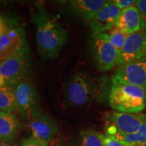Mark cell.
<instances>
[{"mask_svg": "<svg viewBox=\"0 0 146 146\" xmlns=\"http://www.w3.org/2000/svg\"><path fill=\"white\" fill-rule=\"evenodd\" d=\"M36 42L40 56L46 60L57 58L68 41V35L54 16L39 10L33 17Z\"/></svg>", "mask_w": 146, "mask_h": 146, "instance_id": "cell-1", "label": "cell"}, {"mask_svg": "<svg viewBox=\"0 0 146 146\" xmlns=\"http://www.w3.org/2000/svg\"><path fill=\"white\" fill-rule=\"evenodd\" d=\"M106 90L103 78H94L85 72L70 76L63 92L64 104L67 107H81L94 100H100Z\"/></svg>", "mask_w": 146, "mask_h": 146, "instance_id": "cell-2", "label": "cell"}, {"mask_svg": "<svg viewBox=\"0 0 146 146\" xmlns=\"http://www.w3.org/2000/svg\"><path fill=\"white\" fill-rule=\"evenodd\" d=\"M31 55L26 44L13 56L0 62V88L14 89L21 82L31 78Z\"/></svg>", "mask_w": 146, "mask_h": 146, "instance_id": "cell-3", "label": "cell"}, {"mask_svg": "<svg viewBox=\"0 0 146 146\" xmlns=\"http://www.w3.org/2000/svg\"><path fill=\"white\" fill-rule=\"evenodd\" d=\"M109 104L118 112L140 114L146 108V93L134 85L112 83L109 91Z\"/></svg>", "mask_w": 146, "mask_h": 146, "instance_id": "cell-4", "label": "cell"}, {"mask_svg": "<svg viewBox=\"0 0 146 146\" xmlns=\"http://www.w3.org/2000/svg\"><path fill=\"white\" fill-rule=\"evenodd\" d=\"M104 120L105 135L114 137L137 132L142 123L146 120V114L112 111L106 114Z\"/></svg>", "mask_w": 146, "mask_h": 146, "instance_id": "cell-5", "label": "cell"}, {"mask_svg": "<svg viewBox=\"0 0 146 146\" xmlns=\"http://www.w3.org/2000/svg\"><path fill=\"white\" fill-rule=\"evenodd\" d=\"M15 94L16 111L25 120L31 118L42 114L39 94L31 78L18 84L14 88Z\"/></svg>", "mask_w": 146, "mask_h": 146, "instance_id": "cell-6", "label": "cell"}, {"mask_svg": "<svg viewBox=\"0 0 146 146\" xmlns=\"http://www.w3.org/2000/svg\"><path fill=\"white\" fill-rule=\"evenodd\" d=\"M89 43L97 67L100 71L106 72L116 66L118 52L111 43L108 33H92Z\"/></svg>", "mask_w": 146, "mask_h": 146, "instance_id": "cell-7", "label": "cell"}, {"mask_svg": "<svg viewBox=\"0 0 146 146\" xmlns=\"http://www.w3.org/2000/svg\"><path fill=\"white\" fill-rule=\"evenodd\" d=\"M111 80L112 83L134 85L146 93V58L118 66Z\"/></svg>", "mask_w": 146, "mask_h": 146, "instance_id": "cell-8", "label": "cell"}, {"mask_svg": "<svg viewBox=\"0 0 146 146\" xmlns=\"http://www.w3.org/2000/svg\"><path fill=\"white\" fill-rule=\"evenodd\" d=\"M146 58V32L129 35L123 48L118 52L116 66Z\"/></svg>", "mask_w": 146, "mask_h": 146, "instance_id": "cell-9", "label": "cell"}, {"mask_svg": "<svg viewBox=\"0 0 146 146\" xmlns=\"http://www.w3.org/2000/svg\"><path fill=\"white\" fill-rule=\"evenodd\" d=\"M32 137L48 146L58 133V124L48 114H42L29 120Z\"/></svg>", "mask_w": 146, "mask_h": 146, "instance_id": "cell-10", "label": "cell"}, {"mask_svg": "<svg viewBox=\"0 0 146 146\" xmlns=\"http://www.w3.org/2000/svg\"><path fill=\"white\" fill-rule=\"evenodd\" d=\"M26 44L23 29L21 27L7 25L0 36V62L13 56Z\"/></svg>", "mask_w": 146, "mask_h": 146, "instance_id": "cell-11", "label": "cell"}, {"mask_svg": "<svg viewBox=\"0 0 146 146\" xmlns=\"http://www.w3.org/2000/svg\"><path fill=\"white\" fill-rule=\"evenodd\" d=\"M120 12L121 10L112 1H108L106 4L88 25L92 33H104L106 31L111 30L115 26Z\"/></svg>", "mask_w": 146, "mask_h": 146, "instance_id": "cell-12", "label": "cell"}, {"mask_svg": "<svg viewBox=\"0 0 146 146\" xmlns=\"http://www.w3.org/2000/svg\"><path fill=\"white\" fill-rule=\"evenodd\" d=\"M107 2L105 0H71L68 1V8L71 13L89 25Z\"/></svg>", "mask_w": 146, "mask_h": 146, "instance_id": "cell-13", "label": "cell"}, {"mask_svg": "<svg viewBox=\"0 0 146 146\" xmlns=\"http://www.w3.org/2000/svg\"><path fill=\"white\" fill-rule=\"evenodd\" d=\"M114 27L127 35L141 31L142 19L137 8L132 6L121 10Z\"/></svg>", "mask_w": 146, "mask_h": 146, "instance_id": "cell-14", "label": "cell"}, {"mask_svg": "<svg viewBox=\"0 0 146 146\" xmlns=\"http://www.w3.org/2000/svg\"><path fill=\"white\" fill-rule=\"evenodd\" d=\"M21 128V123L13 113L0 112V141L12 143Z\"/></svg>", "mask_w": 146, "mask_h": 146, "instance_id": "cell-15", "label": "cell"}, {"mask_svg": "<svg viewBox=\"0 0 146 146\" xmlns=\"http://www.w3.org/2000/svg\"><path fill=\"white\" fill-rule=\"evenodd\" d=\"M104 135L98 131L85 129L80 132L76 139L68 146H104Z\"/></svg>", "mask_w": 146, "mask_h": 146, "instance_id": "cell-16", "label": "cell"}, {"mask_svg": "<svg viewBox=\"0 0 146 146\" xmlns=\"http://www.w3.org/2000/svg\"><path fill=\"white\" fill-rule=\"evenodd\" d=\"M126 146H146V120L139 127L137 132L126 135L111 137Z\"/></svg>", "mask_w": 146, "mask_h": 146, "instance_id": "cell-17", "label": "cell"}, {"mask_svg": "<svg viewBox=\"0 0 146 146\" xmlns=\"http://www.w3.org/2000/svg\"><path fill=\"white\" fill-rule=\"evenodd\" d=\"M16 111L14 89L8 87L0 88V112L13 113Z\"/></svg>", "mask_w": 146, "mask_h": 146, "instance_id": "cell-18", "label": "cell"}, {"mask_svg": "<svg viewBox=\"0 0 146 146\" xmlns=\"http://www.w3.org/2000/svg\"><path fill=\"white\" fill-rule=\"evenodd\" d=\"M109 36V39L111 43L113 45L118 52L123 48L125 42L127 38V35L124 33L117 28L112 29L110 31V33L108 34Z\"/></svg>", "mask_w": 146, "mask_h": 146, "instance_id": "cell-19", "label": "cell"}, {"mask_svg": "<svg viewBox=\"0 0 146 146\" xmlns=\"http://www.w3.org/2000/svg\"><path fill=\"white\" fill-rule=\"evenodd\" d=\"M135 7L141 14L142 19V31L146 32V0L137 1Z\"/></svg>", "mask_w": 146, "mask_h": 146, "instance_id": "cell-20", "label": "cell"}, {"mask_svg": "<svg viewBox=\"0 0 146 146\" xmlns=\"http://www.w3.org/2000/svg\"><path fill=\"white\" fill-rule=\"evenodd\" d=\"M112 3L121 10L129 8L130 7L135 6L136 0H113Z\"/></svg>", "mask_w": 146, "mask_h": 146, "instance_id": "cell-21", "label": "cell"}, {"mask_svg": "<svg viewBox=\"0 0 146 146\" xmlns=\"http://www.w3.org/2000/svg\"><path fill=\"white\" fill-rule=\"evenodd\" d=\"M21 146H47L43 145V143H40L39 141H38L37 140L35 139L34 138H33L32 137H29L26 139H24L22 141Z\"/></svg>", "mask_w": 146, "mask_h": 146, "instance_id": "cell-22", "label": "cell"}, {"mask_svg": "<svg viewBox=\"0 0 146 146\" xmlns=\"http://www.w3.org/2000/svg\"><path fill=\"white\" fill-rule=\"evenodd\" d=\"M104 146H126L120 142L109 137L105 135L104 137Z\"/></svg>", "mask_w": 146, "mask_h": 146, "instance_id": "cell-23", "label": "cell"}, {"mask_svg": "<svg viewBox=\"0 0 146 146\" xmlns=\"http://www.w3.org/2000/svg\"><path fill=\"white\" fill-rule=\"evenodd\" d=\"M6 27H7V25L5 23L2 25V26L1 27V28H0V36H1V34H2L3 31H4L5 30V29H6Z\"/></svg>", "mask_w": 146, "mask_h": 146, "instance_id": "cell-24", "label": "cell"}, {"mask_svg": "<svg viewBox=\"0 0 146 146\" xmlns=\"http://www.w3.org/2000/svg\"><path fill=\"white\" fill-rule=\"evenodd\" d=\"M0 146H14L11 143H8V142L0 141Z\"/></svg>", "mask_w": 146, "mask_h": 146, "instance_id": "cell-25", "label": "cell"}, {"mask_svg": "<svg viewBox=\"0 0 146 146\" xmlns=\"http://www.w3.org/2000/svg\"><path fill=\"white\" fill-rule=\"evenodd\" d=\"M3 24H4V22H3V19L1 18V16H0V28H1V27L2 26Z\"/></svg>", "mask_w": 146, "mask_h": 146, "instance_id": "cell-26", "label": "cell"}, {"mask_svg": "<svg viewBox=\"0 0 146 146\" xmlns=\"http://www.w3.org/2000/svg\"><path fill=\"white\" fill-rule=\"evenodd\" d=\"M54 146H60L59 145H54Z\"/></svg>", "mask_w": 146, "mask_h": 146, "instance_id": "cell-27", "label": "cell"}]
</instances>
